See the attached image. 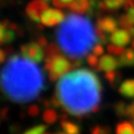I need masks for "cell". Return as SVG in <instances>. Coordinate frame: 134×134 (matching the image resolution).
Returning <instances> with one entry per match:
<instances>
[{
  "label": "cell",
  "instance_id": "obj_37",
  "mask_svg": "<svg viewBox=\"0 0 134 134\" xmlns=\"http://www.w3.org/2000/svg\"><path fill=\"white\" fill-rule=\"evenodd\" d=\"M3 50L5 51V53H6L7 56H9V55H11V54L13 53V48H12V47H6V48H4Z\"/></svg>",
  "mask_w": 134,
  "mask_h": 134
},
{
  "label": "cell",
  "instance_id": "obj_6",
  "mask_svg": "<svg viewBox=\"0 0 134 134\" xmlns=\"http://www.w3.org/2000/svg\"><path fill=\"white\" fill-rule=\"evenodd\" d=\"M49 8V5L44 0H33L26 7V14L30 19L38 23L43 13Z\"/></svg>",
  "mask_w": 134,
  "mask_h": 134
},
{
  "label": "cell",
  "instance_id": "obj_1",
  "mask_svg": "<svg viewBox=\"0 0 134 134\" xmlns=\"http://www.w3.org/2000/svg\"><path fill=\"white\" fill-rule=\"evenodd\" d=\"M55 96L64 111L76 117H83L99 109L102 86L96 72L87 69H76L58 81Z\"/></svg>",
  "mask_w": 134,
  "mask_h": 134
},
{
  "label": "cell",
  "instance_id": "obj_16",
  "mask_svg": "<svg viewBox=\"0 0 134 134\" xmlns=\"http://www.w3.org/2000/svg\"><path fill=\"white\" fill-rule=\"evenodd\" d=\"M90 7V0H77L69 8L77 14H83L87 12Z\"/></svg>",
  "mask_w": 134,
  "mask_h": 134
},
{
  "label": "cell",
  "instance_id": "obj_14",
  "mask_svg": "<svg viewBox=\"0 0 134 134\" xmlns=\"http://www.w3.org/2000/svg\"><path fill=\"white\" fill-rule=\"evenodd\" d=\"M119 67H134V48L126 49L125 52L118 57Z\"/></svg>",
  "mask_w": 134,
  "mask_h": 134
},
{
  "label": "cell",
  "instance_id": "obj_2",
  "mask_svg": "<svg viewBox=\"0 0 134 134\" xmlns=\"http://www.w3.org/2000/svg\"><path fill=\"white\" fill-rule=\"evenodd\" d=\"M1 88L7 98L17 103L36 99L45 88V77L36 63L24 56L10 57L1 71Z\"/></svg>",
  "mask_w": 134,
  "mask_h": 134
},
{
  "label": "cell",
  "instance_id": "obj_33",
  "mask_svg": "<svg viewBox=\"0 0 134 134\" xmlns=\"http://www.w3.org/2000/svg\"><path fill=\"white\" fill-rule=\"evenodd\" d=\"M127 117H129L130 119L134 122V102L128 105V113H127Z\"/></svg>",
  "mask_w": 134,
  "mask_h": 134
},
{
  "label": "cell",
  "instance_id": "obj_17",
  "mask_svg": "<svg viewBox=\"0 0 134 134\" xmlns=\"http://www.w3.org/2000/svg\"><path fill=\"white\" fill-rule=\"evenodd\" d=\"M62 54V49L57 44L50 43L45 48V60H52L54 58Z\"/></svg>",
  "mask_w": 134,
  "mask_h": 134
},
{
  "label": "cell",
  "instance_id": "obj_28",
  "mask_svg": "<svg viewBox=\"0 0 134 134\" xmlns=\"http://www.w3.org/2000/svg\"><path fill=\"white\" fill-rule=\"evenodd\" d=\"M96 36H97V41L99 42V44L104 45V44L107 43V41H108L107 35L108 34H106L105 32H103L102 30L96 28Z\"/></svg>",
  "mask_w": 134,
  "mask_h": 134
},
{
  "label": "cell",
  "instance_id": "obj_25",
  "mask_svg": "<svg viewBox=\"0 0 134 134\" xmlns=\"http://www.w3.org/2000/svg\"><path fill=\"white\" fill-rule=\"evenodd\" d=\"M47 129V125L45 124H39L36 126H33L29 128L27 131H25L23 134H43Z\"/></svg>",
  "mask_w": 134,
  "mask_h": 134
},
{
  "label": "cell",
  "instance_id": "obj_42",
  "mask_svg": "<svg viewBox=\"0 0 134 134\" xmlns=\"http://www.w3.org/2000/svg\"><path fill=\"white\" fill-rule=\"evenodd\" d=\"M44 1H46V2H48V1H50V0H44Z\"/></svg>",
  "mask_w": 134,
  "mask_h": 134
},
{
  "label": "cell",
  "instance_id": "obj_5",
  "mask_svg": "<svg viewBox=\"0 0 134 134\" xmlns=\"http://www.w3.org/2000/svg\"><path fill=\"white\" fill-rule=\"evenodd\" d=\"M20 52L22 56H24L25 58L36 64L42 62L45 56L43 47L38 42H29L24 45H21Z\"/></svg>",
  "mask_w": 134,
  "mask_h": 134
},
{
  "label": "cell",
  "instance_id": "obj_29",
  "mask_svg": "<svg viewBox=\"0 0 134 134\" xmlns=\"http://www.w3.org/2000/svg\"><path fill=\"white\" fill-rule=\"evenodd\" d=\"M100 1L101 0H90V7L87 10V13L90 16H92L96 11H98V5Z\"/></svg>",
  "mask_w": 134,
  "mask_h": 134
},
{
  "label": "cell",
  "instance_id": "obj_8",
  "mask_svg": "<svg viewBox=\"0 0 134 134\" xmlns=\"http://www.w3.org/2000/svg\"><path fill=\"white\" fill-rule=\"evenodd\" d=\"M119 22L111 16H103L98 18L96 21V28L100 29L106 34H112L118 30Z\"/></svg>",
  "mask_w": 134,
  "mask_h": 134
},
{
  "label": "cell",
  "instance_id": "obj_3",
  "mask_svg": "<svg viewBox=\"0 0 134 134\" xmlns=\"http://www.w3.org/2000/svg\"><path fill=\"white\" fill-rule=\"evenodd\" d=\"M56 39L63 52L72 60L87 56L98 42L91 21L80 14L68 15L56 31Z\"/></svg>",
  "mask_w": 134,
  "mask_h": 134
},
{
  "label": "cell",
  "instance_id": "obj_15",
  "mask_svg": "<svg viewBox=\"0 0 134 134\" xmlns=\"http://www.w3.org/2000/svg\"><path fill=\"white\" fill-rule=\"evenodd\" d=\"M60 126L66 133L68 134H81V127L77 123L70 121L68 119H63L60 122Z\"/></svg>",
  "mask_w": 134,
  "mask_h": 134
},
{
  "label": "cell",
  "instance_id": "obj_12",
  "mask_svg": "<svg viewBox=\"0 0 134 134\" xmlns=\"http://www.w3.org/2000/svg\"><path fill=\"white\" fill-rule=\"evenodd\" d=\"M127 0H101L98 5L99 12H108L119 9L126 3Z\"/></svg>",
  "mask_w": 134,
  "mask_h": 134
},
{
  "label": "cell",
  "instance_id": "obj_34",
  "mask_svg": "<svg viewBox=\"0 0 134 134\" xmlns=\"http://www.w3.org/2000/svg\"><path fill=\"white\" fill-rule=\"evenodd\" d=\"M37 42H38L43 48H46L47 46H48L49 44H48V40L45 38V37H43V36H40L38 38V40H37Z\"/></svg>",
  "mask_w": 134,
  "mask_h": 134
},
{
  "label": "cell",
  "instance_id": "obj_38",
  "mask_svg": "<svg viewBox=\"0 0 134 134\" xmlns=\"http://www.w3.org/2000/svg\"><path fill=\"white\" fill-rule=\"evenodd\" d=\"M129 32H130V34H131L132 36H134V27H132V28L130 29V30H129Z\"/></svg>",
  "mask_w": 134,
  "mask_h": 134
},
{
  "label": "cell",
  "instance_id": "obj_36",
  "mask_svg": "<svg viewBox=\"0 0 134 134\" xmlns=\"http://www.w3.org/2000/svg\"><path fill=\"white\" fill-rule=\"evenodd\" d=\"M6 56H7V55H6V53H5V51L3 50V49H1V50H0V62L2 63V64L5 62Z\"/></svg>",
  "mask_w": 134,
  "mask_h": 134
},
{
  "label": "cell",
  "instance_id": "obj_39",
  "mask_svg": "<svg viewBox=\"0 0 134 134\" xmlns=\"http://www.w3.org/2000/svg\"><path fill=\"white\" fill-rule=\"evenodd\" d=\"M57 134H68V133H66V132H59V133H57Z\"/></svg>",
  "mask_w": 134,
  "mask_h": 134
},
{
  "label": "cell",
  "instance_id": "obj_9",
  "mask_svg": "<svg viewBox=\"0 0 134 134\" xmlns=\"http://www.w3.org/2000/svg\"><path fill=\"white\" fill-rule=\"evenodd\" d=\"M119 67L118 59H115L112 55H103L101 56L98 62L96 72H110L114 71Z\"/></svg>",
  "mask_w": 134,
  "mask_h": 134
},
{
  "label": "cell",
  "instance_id": "obj_41",
  "mask_svg": "<svg viewBox=\"0 0 134 134\" xmlns=\"http://www.w3.org/2000/svg\"><path fill=\"white\" fill-rule=\"evenodd\" d=\"M43 134H54V133H45V132H44Z\"/></svg>",
  "mask_w": 134,
  "mask_h": 134
},
{
  "label": "cell",
  "instance_id": "obj_22",
  "mask_svg": "<svg viewBox=\"0 0 134 134\" xmlns=\"http://www.w3.org/2000/svg\"><path fill=\"white\" fill-rule=\"evenodd\" d=\"M125 50L123 47H120V46H117V45H114V44H108L107 47H106V51L108 52L111 55H114V56H117L119 57L122 54L125 52Z\"/></svg>",
  "mask_w": 134,
  "mask_h": 134
},
{
  "label": "cell",
  "instance_id": "obj_40",
  "mask_svg": "<svg viewBox=\"0 0 134 134\" xmlns=\"http://www.w3.org/2000/svg\"><path fill=\"white\" fill-rule=\"evenodd\" d=\"M132 48H134V40L132 41Z\"/></svg>",
  "mask_w": 134,
  "mask_h": 134
},
{
  "label": "cell",
  "instance_id": "obj_18",
  "mask_svg": "<svg viewBox=\"0 0 134 134\" xmlns=\"http://www.w3.org/2000/svg\"><path fill=\"white\" fill-rule=\"evenodd\" d=\"M115 134H134V126L129 121H122L116 125Z\"/></svg>",
  "mask_w": 134,
  "mask_h": 134
},
{
  "label": "cell",
  "instance_id": "obj_27",
  "mask_svg": "<svg viewBox=\"0 0 134 134\" xmlns=\"http://www.w3.org/2000/svg\"><path fill=\"white\" fill-rule=\"evenodd\" d=\"M77 0H53V4L58 8H66L70 7Z\"/></svg>",
  "mask_w": 134,
  "mask_h": 134
},
{
  "label": "cell",
  "instance_id": "obj_21",
  "mask_svg": "<svg viewBox=\"0 0 134 134\" xmlns=\"http://www.w3.org/2000/svg\"><path fill=\"white\" fill-rule=\"evenodd\" d=\"M128 105L129 104H126L123 101H119L117 102L114 105V112L116 113L117 116L119 117H127V113H128Z\"/></svg>",
  "mask_w": 134,
  "mask_h": 134
},
{
  "label": "cell",
  "instance_id": "obj_7",
  "mask_svg": "<svg viewBox=\"0 0 134 134\" xmlns=\"http://www.w3.org/2000/svg\"><path fill=\"white\" fill-rule=\"evenodd\" d=\"M65 20V15L61 10L48 8L41 17V23L46 27H54Z\"/></svg>",
  "mask_w": 134,
  "mask_h": 134
},
{
  "label": "cell",
  "instance_id": "obj_20",
  "mask_svg": "<svg viewBox=\"0 0 134 134\" xmlns=\"http://www.w3.org/2000/svg\"><path fill=\"white\" fill-rule=\"evenodd\" d=\"M58 118H60L59 114L57 113V111L52 108H48L44 111L43 113V119L46 123L48 124H54L57 122Z\"/></svg>",
  "mask_w": 134,
  "mask_h": 134
},
{
  "label": "cell",
  "instance_id": "obj_13",
  "mask_svg": "<svg viewBox=\"0 0 134 134\" xmlns=\"http://www.w3.org/2000/svg\"><path fill=\"white\" fill-rule=\"evenodd\" d=\"M118 91L126 98H134V79H128L121 82Z\"/></svg>",
  "mask_w": 134,
  "mask_h": 134
},
{
  "label": "cell",
  "instance_id": "obj_32",
  "mask_svg": "<svg viewBox=\"0 0 134 134\" xmlns=\"http://www.w3.org/2000/svg\"><path fill=\"white\" fill-rule=\"evenodd\" d=\"M126 14L128 16L129 20L131 21V23L134 25V6H132V7H130V8L126 10Z\"/></svg>",
  "mask_w": 134,
  "mask_h": 134
},
{
  "label": "cell",
  "instance_id": "obj_11",
  "mask_svg": "<svg viewBox=\"0 0 134 134\" xmlns=\"http://www.w3.org/2000/svg\"><path fill=\"white\" fill-rule=\"evenodd\" d=\"M131 34L128 30L126 29H120V30H116L115 32L110 35L109 40L110 42L114 45L120 46V47H124L126 45L130 43L131 40Z\"/></svg>",
  "mask_w": 134,
  "mask_h": 134
},
{
  "label": "cell",
  "instance_id": "obj_23",
  "mask_svg": "<svg viewBox=\"0 0 134 134\" xmlns=\"http://www.w3.org/2000/svg\"><path fill=\"white\" fill-rule=\"evenodd\" d=\"M91 134H111V129L105 125H96L91 128Z\"/></svg>",
  "mask_w": 134,
  "mask_h": 134
},
{
  "label": "cell",
  "instance_id": "obj_26",
  "mask_svg": "<svg viewBox=\"0 0 134 134\" xmlns=\"http://www.w3.org/2000/svg\"><path fill=\"white\" fill-rule=\"evenodd\" d=\"M86 62L88 64V66H91L92 69L97 70V66H98V62L99 60L97 59V56H96L94 54H88L86 57Z\"/></svg>",
  "mask_w": 134,
  "mask_h": 134
},
{
  "label": "cell",
  "instance_id": "obj_30",
  "mask_svg": "<svg viewBox=\"0 0 134 134\" xmlns=\"http://www.w3.org/2000/svg\"><path fill=\"white\" fill-rule=\"evenodd\" d=\"M40 114V107L37 104H32V105L29 106L28 108V115L29 116H32L35 117L37 115Z\"/></svg>",
  "mask_w": 134,
  "mask_h": 134
},
{
  "label": "cell",
  "instance_id": "obj_19",
  "mask_svg": "<svg viewBox=\"0 0 134 134\" xmlns=\"http://www.w3.org/2000/svg\"><path fill=\"white\" fill-rule=\"evenodd\" d=\"M104 77H105V80L108 81V83H109L111 86H115L117 83H119L120 80H121V77H122V75L120 74L119 72H117V71H110V72H106L104 74Z\"/></svg>",
  "mask_w": 134,
  "mask_h": 134
},
{
  "label": "cell",
  "instance_id": "obj_4",
  "mask_svg": "<svg viewBox=\"0 0 134 134\" xmlns=\"http://www.w3.org/2000/svg\"><path fill=\"white\" fill-rule=\"evenodd\" d=\"M44 66L45 71L48 72L49 80L51 81H57L72 70V63L61 54L52 60H45Z\"/></svg>",
  "mask_w": 134,
  "mask_h": 134
},
{
  "label": "cell",
  "instance_id": "obj_10",
  "mask_svg": "<svg viewBox=\"0 0 134 134\" xmlns=\"http://www.w3.org/2000/svg\"><path fill=\"white\" fill-rule=\"evenodd\" d=\"M9 21L4 19L0 25V43L1 45L10 44L16 39V31L9 27Z\"/></svg>",
  "mask_w": 134,
  "mask_h": 134
},
{
  "label": "cell",
  "instance_id": "obj_31",
  "mask_svg": "<svg viewBox=\"0 0 134 134\" xmlns=\"http://www.w3.org/2000/svg\"><path fill=\"white\" fill-rule=\"evenodd\" d=\"M92 54H94L96 56L99 57V56H103V53H104V49H103V46L101 44H96V46L92 48Z\"/></svg>",
  "mask_w": 134,
  "mask_h": 134
},
{
  "label": "cell",
  "instance_id": "obj_35",
  "mask_svg": "<svg viewBox=\"0 0 134 134\" xmlns=\"http://www.w3.org/2000/svg\"><path fill=\"white\" fill-rule=\"evenodd\" d=\"M8 110H9V108H8V107H3V108H2V110H1V119H2V120H4L5 117L7 116Z\"/></svg>",
  "mask_w": 134,
  "mask_h": 134
},
{
  "label": "cell",
  "instance_id": "obj_43",
  "mask_svg": "<svg viewBox=\"0 0 134 134\" xmlns=\"http://www.w3.org/2000/svg\"><path fill=\"white\" fill-rule=\"evenodd\" d=\"M131 1H132V2H133V3H134V0H131Z\"/></svg>",
  "mask_w": 134,
  "mask_h": 134
},
{
  "label": "cell",
  "instance_id": "obj_24",
  "mask_svg": "<svg viewBox=\"0 0 134 134\" xmlns=\"http://www.w3.org/2000/svg\"><path fill=\"white\" fill-rule=\"evenodd\" d=\"M118 22H119V25L122 27V28L126 29V30H128V31L134 26V25L131 23V21L129 20L127 14L121 15V16L119 17V19H118Z\"/></svg>",
  "mask_w": 134,
  "mask_h": 134
}]
</instances>
